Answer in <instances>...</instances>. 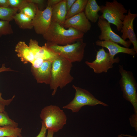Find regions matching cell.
I'll use <instances>...</instances> for the list:
<instances>
[{
    "label": "cell",
    "mask_w": 137,
    "mask_h": 137,
    "mask_svg": "<svg viewBox=\"0 0 137 137\" xmlns=\"http://www.w3.org/2000/svg\"><path fill=\"white\" fill-rule=\"evenodd\" d=\"M84 35L73 28L66 29L57 23L52 22L47 32L43 36L47 43L64 46L73 43L83 38Z\"/></svg>",
    "instance_id": "6da1fadb"
},
{
    "label": "cell",
    "mask_w": 137,
    "mask_h": 137,
    "mask_svg": "<svg viewBox=\"0 0 137 137\" xmlns=\"http://www.w3.org/2000/svg\"><path fill=\"white\" fill-rule=\"evenodd\" d=\"M72 66V63L60 55L53 61L49 84L51 89L53 90L52 95H55L58 87L62 89L73 80L74 78L70 74Z\"/></svg>",
    "instance_id": "7a4b0ae2"
},
{
    "label": "cell",
    "mask_w": 137,
    "mask_h": 137,
    "mask_svg": "<svg viewBox=\"0 0 137 137\" xmlns=\"http://www.w3.org/2000/svg\"><path fill=\"white\" fill-rule=\"evenodd\" d=\"M86 43L83 38L75 43L62 46L47 42L44 45L49 49L73 63L80 62L83 60Z\"/></svg>",
    "instance_id": "3957f363"
},
{
    "label": "cell",
    "mask_w": 137,
    "mask_h": 137,
    "mask_svg": "<svg viewBox=\"0 0 137 137\" xmlns=\"http://www.w3.org/2000/svg\"><path fill=\"white\" fill-rule=\"evenodd\" d=\"M40 116L47 130L57 132L66 124L67 118L63 110L55 105L46 106L42 110Z\"/></svg>",
    "instance_id": "277c9868"
},
{
    "label": "cell",
    "mask_w": 137,
    "mask_h": 137,
    "mask_svg": "<svg viewBox=\"0 0 137 137\" xmlns=\"http://www.w3.org/2000/svg\"><path fill=\"white\" fill-rule=\"evenodd\" d=\"M121 77L119 84L123 92V97L130 102L133 108L134 113L137 114V83L133 74L131 71L125 70L123 65L118 66Z\"/></svg>",
    "instance_id": "5b68a950"
},
{
    "label": "cell",
    "mask_w": 137,
    "mask_h": 137,
    "mask_svg": "<svg viewBox=\"0 0 137 137\" xmlns=\"http://www.w3.org/2000/svg\"><path fill=\"white\" fill-rule=\"evenodd\" d=\"M100 11L102 14L99 16L110 24L114 25L118 31L121 30L122 22L125 15L128 12L124 6L116 0L112 2L107 1L104 5L100 6Z\"/></svg>",
    "instance_id": "8992f818"
},
{
    "label": "cell",
    "mask_w": 137,
    "mask_h": 137,
    "mask_svg": "<svg viewBox=\"0 0 137 137\" xmlns=\"http://www.w3.org/2000/svg\"><path fill=\"white\" fill-rule=\"evenodd\" d=\"M72 87L75 90L74 97L69 104L63 107V109H70L73 113H77L85 106H93L101 104L105 106H108L96 98L88 90L74 85Z\"/></svg>",
    "instance_id": "52a82bcc"
},
{
    "label": "cell",
    "mask_w": 137,
    "mask_h": 137,
    "mask_svg": "<svg viewBox=\"0 0 137 137\" xmlns=\"http://www.w3.org/2000/svg\"><path fill=\"white\" fill-rule=\"evenodd\" d=\"M120 58L118 57H113L109 53L105 51L102 47L97 52L95 59L92 62L86 61L85 64L92 69L94 73L99 74L107 73L109 69L112 68L114 63H118Z\"/></svg>",
    "instance_id": "ba28073f"
},
{
    "label": "cell",
    "mask_w": 137,
    "mask_h": 137,
    "mask_svg": "<svg viewBox=\"0 0 137 137\" xmlns=\"http://www.w3.org/2000/svg\"><path fill=\"white\" fill-rule=\"evenodd\" d=\"M52 7L47 6L43 10L37 8V12L32 20L33 28L36 33L43 36L49 28L51 24Z\"/></svg>",
    "instance_id": "9c48e42d"
},
{
    "label": "cell",
    "mask_w": 137,
    "mask_h": 137,
    "mask_svg": "<svg viewBox=\"0 0 137 137\" xmlns=\"http://www.w3.org/2000/svg\"><path fill=\"white\" fill-rule=\"evenodd\" d=\"M97 25L101 31L100 34L98 37L99 40L110 41L128 48H129L130 46L131 42L129 40H124L115 33L112 30L110 24L106 20L99 17Z\"/></svg>",
    "instance_id": "30bf717a"
},
{
    "label": "cell",
    "mask_w": 137,
    "mask_h": 137,
    "mask_svg": "<svg viewBox=\"0 0 137 137\" xmlns=\"http://www.w3.org/2000/svg\"><path fill=\"white\" fill-rule=\"evenodd\" d=\"M137 16V13H132L130 10L129 9L127 14L125 15L120 31L122 33L121 37L124 41L128 39L133 44V48L137 53V40L133 26V21Z\"/></svg>",
    "instance_id": "8fae6325"
},
{
    "label": "cell",
    "mask_w": 137,
    "mask_h": 137,
    "mask_svg": "<svg viewBox=\"0 0 137 137\" xmlns=\"http://www.w3.org/2000/svg\"><path fill=\"white\" fill-rule=\"evenodd\" d=\"M63 26L66 29L73 28L84 33L90 30L91 25L83 11L66 19Z\"/></svg>",
    "instance_id": "7c38bea8"
},
{
    "label": "cell",
    "mask_w": 137,
    "mask_h": 137,
    "mask_svg": "<svg viewBox=\"0 0 137 137\" xmlns=\"http://www.w3.org/2000/svg\"><path fill=\"white\" fill-rule=\"evenodd\" d=\"M28 46L33 53L35 59H39L44 61H53L59 55L48 48L44 45L41 47L36 40L30 39Z\"/></svg>",
    "instance_id": "4fadbf2b"
},
{
    "label": "cell",
    "mask_w": 137,
    "mask_h": 137,
    "mask_svg": "<svg viewBox=\"0 0 137 137\" xmlns=\"http://www.w3.org/2000/svg\"><path fill=\"white\" fill-rule=\"evenodd\" d=\"M53 61H45L40 67L31 68V72L38 83L49 84L51 79V70Z\"/></svg>",
    "instance_id": "5bb4252c"
},
{
    "label": "cell",
    "mask_w": 137,
    "mask_h": 137,
    "mask_svg": "<svg viewBox=\"0 0 137 137\" xmlns=\"http://www.w3.org/2000/svg\"><path fill=\"white\" fill-rule=\"evenodd\" d=\"M95 44L98 46L107 48L109 53L113 57L118 53H122L129 55L134 57L137 54L133 48H130L121 46L118 44L110 41L97 40Z\"/></svg>",
    "instance_id": "9a60e30c"
},
{
    "label": "cell",
    "mask_w": 137,
    "mask_h": 137,
    "mask_svg": "<svg viewBox=\"0 0 137 137\" xmlns=\"http://www.w3.org/2000/svg\"><path fill=\"white\" fill-rule=\"evenodd\" d=\"M67 13L66 0H62L58 4L52 7V22L57 23L63 26L66 20Z\"/></svg>",
    "instance_id": "2e32d148"
},
{
    "label": "cell",
    "mask_w": 137,
    "mask_h": 137,
    "mask_svg": "<svg viewBox=\"0 0 137 137\" xmlns=\"http://www.w3.org/2000/svg\"><path fill=\"white\" fill-rule=\"evenodd\" d=\"M15 51L17 55L24 64H31L35 60L33 54L24 41H20L16 44Z\"/></svg>",
    "instance_id": "e0dca14e"
},
{
    "label": "cell",
    "mask_w": 137,
    "mask_h": 137,
    "mask_svg": "<svg viewBox=\"0 0 137 137\" xmlns=\"http://www.w3.org/2000/svg\"><path fill=\"white\" fill-rule=\"evenodd\" d=\"M101 9L95 0H88L84 10V13L87 18L92 23L98 21L99 16L98 12Z\"/></svg>",
    "instance_id": "ac0fdd59"
},
{
    "label": "cell",
    "mask_w": 137,
    "mask_h": 137,
    "mask_svg": "<svg viewBox=\"0 0 137 137\" xmlns=\"http://www.w3.org/2000/svg\"><path fill=\"white\" fill-rule=\"evenodd\" d=\"M19 27L23 29H31L33 28L32 20L22 13H16L13 17Z\"/></svg>",
    "instance_id": "d6986e66"
},
{
    "label": "cell",
    "mask_w": 137,
    "mask_h": 137,
    "mask_svg": "<svg viewBox=\"0 0 137 137\" xmlns=\"http://www.w3.org/2000/svg\"><path fill=\"white\" fill-rule=\"evenodd\" d=\"M88 0H76L67 13L66 19L84 11Z\"/></svg>",
    "instance_id": "ffe728a7"
},
{
    "label": "cell",
    "mask_w": 137,
    "mask_h": 137,
    "mask_svg": "<svg viewBox=\"0 0 137 137\" xmlns=\"http://www.w3.org/2000/svg\"><path fill=\"white\" fill-rule=\"evenodd\" d=\"M37 8L34 3L29 0H27L19 10L32 20L35 16Z\"/></svg>",
    "instance_id": "44dd1931"
},
{
    "label": "cell",
    "mask_w": 137,
    "mask_h": 137,
    "mask_svg": "<svg viewBox=\"0 0 137 137\" xmlns=\"http://www.w3.org/2000/svg\"><path fill=\"white\" fill-rule=\"evenodd\" d=\"M22 129L8 127H0V137H16L21 135Z\"/></svg>",
    "instance_id": "7402d4cb"
},
{
    "label": "cell",
    "mask_w": 137,
    "mask_h": 137,
    "mask_svg": "<svg viewBox=\"0 0 137 137\" xmlns=\"http://www.w3.org/2000/svg\"><path fill=\"white\" fill-rule=\"evenodd\" d=\"M18 11V9L9 6L0 8V19L10 22L13 20V16Z\"/></svg>",
    "instance_id": "603a6c76"
},
{
    "label": "cell",
    "mask_w": 137,
    "mask_h": 137,
    "mask_svg": "<svg viewBox=\"0 0 137 137\" xmlns=\"http://www.w3.org/2000/svg\"><path fill=\"white\" fill-rule=\"evenodd\" d=\"M0 127H18V124L10 119L5 112H0Z\"/></svg>",
    "instance_id": "cb8c5ba5"
},
{
    "label": "cell",
    "mask_w": 137,
    "mask_h": 137,
    "mask_svg": "<svg viewBox=\"0 0 137 137\" xmlns=\"http://www.w3.org/2000/svg\"><path fill=\"white\" fill-rule=\"evenodd\" d=\"M13 33L9 22L0 20V37L3 35H9Z\"/></svg>",
    "instance_id": "d4e9b609"
},
{
    "label": "cell",
    "mask_w": 137,
    "mask_h": 137,
    "mask_svg": "<svg viewBox=\"0 0 137 137\" xmlns=\"http://www.w3.org/2000/svg\"><path fill=\"white\" fill-rule=\"evenodd\" d=\"M13 71V70L10 68L6 67L4 64H3L1 67L0 68V73L4 72ZM15 97V96L14 95L11 98L7 100L5 99L2 98V94L0 92V101L5 106H8L10 104Z\"/></svg>",
    "instance_id": "484cf974"
},
{
    "label": "cell",
    "mask_w": 137,
    "mask_h": 137,
    "mask_svg": "<svg viewBox=\"0 0 137 137\" xmlns=\"http://www.w3.org/2000/svg\"><path fill=\"white\" fill-rule=\"evenodd\" d=\"M27 0H8L9 6L19 10Z\"/></svg>",
    "instance_id": "4316f807"
},
{
    "label": "cell",
    "mask_w": 137,
    "mask_h": 137,
    "mask_svg": "<svg viewBox=\"0 0 137 137\" xmlns=\"http://www.w3.org/2000/svg\"><path fill=\"white\" fill-rule=\"evenodd\" d=\"M131 125L137 131V114L134 113L129 118Z\"/></svg>",
    "instance_id": "83f0119b"
},
{
    "label": "cell",
    "mask_w": 137,
    "mask_h": 137,
    "mask_svg": "<svg viewBox=\"0 0 137 137\" xmlns=\"http://www.w3.org/2000/svg\"><path fill=\"white\" fill-rule=\"evenodd\" d=\"M30 1L36 5L38 9L42 10L41 9L44 5L45 1L44 0H29Z\"/></svg>",
    "instance_id": "f1b7e54d"
},
{
    "label": "cell",
    "mask_w": 137,
    "mask_h": 137,
    "mask_svg": "<svg viewBox=\"0 0 137 137\" xmlns=\"http://www.w3.org/2000/svg\"><path fill=\"white\" fill-rule=\"evenodd\" d=\"M47 130L44 125L42 123V126L40 131L39 134L36 137H45Z\"/></svg>",
    "instance_id": "f546056e"
},
{
    "label": "cell",
    "mask_w": 137,
    "mask_h": 137,
    "mask_svg": "<svg viewBox=\"0 0 137 137\" xmlns=\"http://www.w3.org/2000/svg\"><path fill=\"white\" fill-rule=\"evenodd\" d=\"M66 7L67 12L70 9L76 0H66Z\"/></svg>",
    "instance_id": "4dcf8cb0"
},
{
    "label": "cell",
    "mask_w": 137,
    "mask_h": 137,
    "mask_svg": "<svg viewBox=\"0 0 137 137\" xmlns=\"http://www.w3.org/2000/svg\"><path fill=\"white\" fill-rule=\"evenodd\" d=\"M62 0H48L47 1V6L52 7L61 1Z\"/></svg>",
    "instance_id": "1f68e13d"
},
{
    "label": "cell",
    "mask_w": 137,
    "mask_h": 137,
    "mask_svg": "<svg viewBox=\"0 0 137 137\" xmlns=\"http://www.w3.org/2000/svg\"><path fill=\"white\" fill-rule=\"evenodd\" d=\"M9 6L8 0H0V8L7 7Z\"/></svg>",
    "instance_id": "d6a6232c"
},
{
    "label": "cell",
    "mask_w": 137,
    "mask_h": 137,
    "mask_svg": "<svg viewBox=\"0 0 137 137\" xmlns=\"http://www.w3.org/2000/svg\"><path fill=\"white\" fill-rule=\"evenodd\" d=\"M5 106L0 101V112L5 111Z\"/></svg>",
    "instance_id": "836d02e7"
},
{
    "label": "cell",
    "mask_w": 137,
    "mask_h": 137,
    "mask_svg": "<svg viewBox=\"0 0 137 137\" xmlns=\"http://www.w3.org/2000/svg\"><path fill=\"white\" fill-rule=\"evenodd\" d=\"M54 132L52 130H48L47 137H53Z\"/></svg>",
    "instance_id": "e575fe53"
},
{
    "label": "cell",
    "mask_w": 137,
    "mask_h": 137,
    "mask_svg": "<svg viewBox=\"0 0 137 137\" xmlns=\"http://www.w3.org/2000/svg\"><path fill=\"white\" fill-rule=\"evenodd\" d=\"M128 136L129 137H137L136 136H132L130 135L124 134H121L118 135V137H122L123 136Z\"/></svg>",
    "instance_id": "d590c367"
},
{
    "label": "cell",
    "mask_w": 137,
    "mask_h": 137,
    "mask_svg": "<svg viewBox=\"0 0 137 137\" xmlns=\"http://www.w3.org/2000/svg\"><path fill=\"white\" fill-rule=\"evenodd\" d=\"M23 137L21 135H20V136H17V137Z\"/></svg>",
    "instance_id": "8d00e7d4"
},
{
    "label": "cell",
    "mask_w": 137,
    "mask_h": 137,
    "mask_svg": "<svg viewBox=\"0 0 137 137\" xmlns=\"http://www.w3.org/2000/svg\"><path fill=\"white\" fill-rule=\"evenodd\" d=\"M10 137L8 136V137Z\"/></svg>",
    "instance_id": "74e56055"
}]
</instances>
